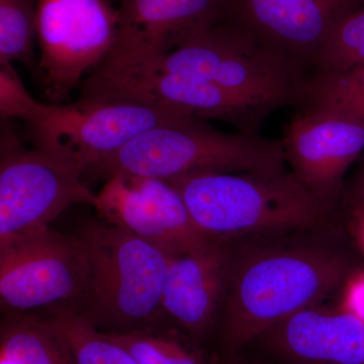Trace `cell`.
Listing matches in <instances>:
<instances>
[{"label": "cell", "mask_w": 364, "mask_h": 364, "mask_svg": "<svg viewBox=\"0 0 364 364\" xmlns=\"http://www.w3.org/2000/svg\"><path fill=\"white\" fill-rule=\"evenodd\" d=\"M223 364H272L267 363V361L262 360V359L254 358V356H247L245 354H241V355L237 356L233 359L225 361Z\"/></svg>", "instance_id": "obj_27"}, {"label": "cell", "mask_w": 364, "mask_h": 364, "mask_svg": "<svg viewBox=\"0 0 364 364\" xmlns=\"http://www.w3.org/2000/svg\"><path fill=\"white\" fill-rule=\"evenodd\" d=\"M341 308L364 321V267L351 273L341 287Z\"/></svg>", "instance_id": "obj_24"}, {"label": "cell", "mask_w": 364, "mask_h": 364, "mask_svg": "<svg viewBox=\"0 0 364 364\" xmlns=\"http://www.w3.org/2000/svg\"><path fill=\"white\" fill-rule=\"evenodd\" d=\"M301 107L284 129L286 161L316 195L340 208L345 174L364 152V119L334 107Z\"/></svg>", "instance_id": "obj_10"}, {"label": "cell", "mask_w": 364, "mask_h": 364, "mask_svg": "<svg viewBox=\"0 0 364 364\" xmlns=\"http://www.w3.org/2000/svg\"><path fill=\"white\" fill-rule=\"evenodd\" d=\"M0 146V247L49 229L73 205L97 208L85 169L69 158L21 145L2 119Z\"/></svg>", "instance_id": "obj_6"}, {"label": "cell", "mask_w": 364, "mask_h": 364, "mask_svg": "<svg viewBox=\"0 0 364 364\" xmlns=\"http://www.w3.org/2000/svg\"><path fill=\"white\" fill-rule=\"evenodd\" d=\"M299 105L334 107L364 119V66L309 76Z\"/></svg>", "instance_id": "obj_22"}, {"label": "cell", "mask_w": 364, "mask_h": 364, "mask_svg": "<svg viewBox=\"0 0 364 364\" xmlns=\"http://www.w3.org/2000/svg\"><path fill=\"white\" fill-rule=\"evenodd\" d=\"M363 2L224 0L221 18L243 28L306 72L335 25Z\"/></svg>", "instance_id": "obj_13"}, {"label": "cell", "mask_w": 364, "mask_h": 364, "mask_svg": "<svg viewBox=\"0 0 364 364\" xmlns=\"http://www.w3.org/2000/svg\"><path fill=\"white\" fill-rule=\"evenodd\" d=\"M107 334L140 364H217L208 358L202 346L169 325Z\"/></svg>", "instance_id": "obj_19"}, {"label": "cell", "mask_w": 364, "mask_h": 364, "mask_svg": "<svg viewBox=\"0 0 364 364\" xmlns=\"http://www.w3.org/2000/svg\"><path fill=\"white\" fill-rule=\"evenodd\" d=\"M364 66V2L335 25L314 59L317 73H340Z\"/></svg>", "instance_id": "obj_20"}, {"label": "cell", "mask_w": 364, "mask_h": 364, "mask_svg": "<svg viewBox=\"0 0 364 364\" xmlns=\"http://www.w3.org/2000/svg\"><path fill=\"white\" fill-rule=\"evenodd\" d=\"M55 105L40 104L28 93L13 63H0V117L21 119L28 128L49 119Z\"/></svg>", "instance_id": "obj_23"}, {"label": "cell", "mask_w": 364, "mask_h": 364, "mask_svg": "<svg viewBox=\"0 0 364 364\" xmlns=\"http://www.w3.org/2000/svg\"><path fill=\"white\" fill-rule=\"evenodd\" d=\"M229 261L228 242L217 240L170 260L162 294L165 321L198 346L214 338Z\"/></svg>", "instance_id": "obj_15"}, {"label": "cell", "mask_w": 364, "mask_h": 364, "mask_svg": "<svg viewBox=\"0 0 364 364\" xmlns=\"http://www.w3.org/2000/svg\"><path fill=\"white\" fill-rule=\"evenodd\" d=\"M90 258V280L78 314L107 333L168 325L162 294L172 257L109 223L79 232Z\"/></svg>", "instance_id": "obj_4"}, {"label": "cell", "mask_w": 364, "mask_h": 364, "mask_svg": "<svg viewBox=\"0 0 364 364\" xmlns=\"http://www.w3.org/2000/svg\"><path fill=\"white\" fill-rule=\"evenodd\" d=\"M227 242L229 273L214 336L222 363L280 321L321 305L363 265L343 222Z\"/></svg>", "instance_id": "obj_1"}, {"label": "cell", "mask_w": 364, "mask_h": 364, "mask_svg": "<svg viewBox=\"0 0 364 364\" xmlns=\"http://www.w3.org/2000/svg\"><path fill=\"white\" fill-rule=\"evenodd\" d=\"M0 359L9 364H73L47 321L36 315H2Z\"/></svg>", "instance_id": "obj_17"}, {"label": "cell", "mask_w": 364, "mask_h": 364, "mask_svg": "<svg viewBox=\"0 0 364 364\" xmlns=\"http://www.w3.org/2000/svg\"><path fill=\"white\" fill-rule=\"evenodd\" d=\"M344 228L356 252L364 259V203L342 202Z\"/></svg>", "instance_id": "obj_25"}, {"label": "cell", "mask_w": 364, "mask_h": 364, "mask_svg": "<svg viewBox=\"0 0 364 364\" xmlns=\"http://www.w3.org/2000/svg\"><path fill=\"white\" fill-rule=\"evenodd\" d=\"M114 61L140 62L159 70L203 79L273 111L299 105L308 78L287 57L223 18L191 33L165 54Z\"/></svg>", "instance_id": "obj_5"}, {"label": "cell", "mask_w": 364, "mask_h": 364, "mask_svg": "<svg viewBox=\"0 0 364 364\" xmlns=\"http://www.w3.org/2000/svg\"><path fill=\"white\" fill-rule=\"evenodd\" d=\"M166 181L210 240L342 223L340 208L316 195L291 170L272 174L195 172Z\"/></svg>", "instance_id": "obj_2"}, {"label": "cell", "mask_w": 364, "mask_h": 364, "mask_svg": "<svg viewBox=\"0 0 364 364\" xmlns=\"http://www.w3.org/2000/svg\"><path fill=\"white\" fill-rule=\"evenodd\" d=\"M188 112L127 102L55 105L49 119L30 129L36 147L69 158L86 172L145 132Z\"/></svg>", "instance_id": "obj_9"}, {"label": "cell", "mask_w": 364, "mask_h": 364, "mask_svg": "<svg viewBox=\"0 0 364 364\" xmlns=\"http://www.w3.org/2000/svg\"><path fill=\"white\" fill-rule=\"evenodd\" d=\"M224 0H121L119 32L105 59L139 60L176 49L221 18Z\"/></svg>", "instance_id": "obj_16"}, {"label": "cell", "mask_w": 364, "mask_h": 364, "mask_svg": "<svg viewBox=\"0 0 364 364\" xmlns=\"http://www.w3.org/2000/svg\"><path fill=\"white\" fill-rule=\"evenodd\" d=\"M79 88L82 102L127 100L178 109L205 119L228 122L238 109V100L231 91L140 62L105 59Z\"/></svg>", "instance_id": "obj_11"}, {"label": "cell", "mask_w": 364, "mask_h": 364, "mask_svg": "<svg viewBox=\"0 0 364 364\" xmlns=\"http://www.w3.org/2000/svg\"><path fill=\"white\" fill-rule=\"evenodd\" d=\"M208 121L183 116L155 127L86 173L105 179L121 174L168 181L195 172L272 174L287 170L282 141L218 131Z\"/></svg>", "instance_id": "obj_3"}, {"label": "cell", "mask_w": 364, "mask_h": 364, "mask_svg": "<svg viewBox=\"0 0 364 364\" xmlns=\"http://www.w3.org/2000/svg\"><path fill=\"white\" fill-rule=\"evenodd\" d=\"M38 0H0V63L33 66Z\"/></svg>", "instance_id": "obj_21"}, {"label": "cell", "mask_w": 364, "mask_h": 364, "mask_svg": "<svg viewBox=\"0 0 364 364\" xmlns=\"http://www.w3.org/2000/svg\"><path fill=\"white\" fill-rule=\"evenodd\" d=\"M248 348L272 364H364V321L343 308L310 306L270 327Z\"/></svg>", "instance_id": "obj_14"}, {"label": "cell", "mask_w": 364, "mask_h": 364, "mask_svg": "<svg viewBox=\"0 0 364 364\" xmlns=\"http://www.w3.org/2000/svg\"><path fill=\"white\" fill-rule=\"evenodd\" d=\"M90 258L80 237L49 229L0 247L2 315L78 313L90 280Z\"/></svg>", "instance_id": "obj_7"}, {"label": "cell", "mask_w": 364, "mask_h": 364, "mask_svg": "<svg viewBox=\"0 0 364 364\" xmlns=\"http://www.w3.org/2000/svg\"><path fill=\"white\" fill-rule=\"evenodd\" d=\"M342 202L364 203V161L348 188H344Z\"/></svg>", "instance_id": "obj_26"}, {"label": "cell", "mask_w": 364, "mask_h": 364, "mask_svg": "<svg viewBox=\"0 0 364 364\" xmlns=\"http://www.w3.org/2000/svg\"><path fill=\"white\" fill-rule=\"evenodd\" d=\"M43 318L65 347L73 364H140L124 347L75 311L66 309Z\"/></svg>", "instance_id": "obj_18"}, {"label": "cell", "mask_w": 364, "mask_h": 364, "mask_svg": "<svg viewBox=\"0 0 364 364\" xmlns=\"http://www.w3.org/2000/svg\"><path fill=\"white\" fill-rule=\"evenodd\" d=\"M119 26L117 9L107 0H38L39 71L54 105L66 100L107 58Z\"/></svg>", "instance_id": "obj_8"}, {"label": "cell", "mask_w": 364, "mask_h": 364, "mask_svg": "<svg viewBox=\"0 0 364 364\" xmlns=\"http://www.w3.org/2000/svg\"><path fill=\"white\" fill-rule=\"evenodd\" d=\"M100 219L176 257L210 239L198 229L181 196L169 182L149 177L112 176L97 193Z\"/></svg>", "instance_id": "obj_12"}, {"label": "cell", "mask_w": 364, "mask_h": 364, "mask_svg": "<svg viewBox=\"0 0 364 364\" xmlns=\"http://www.w3.org/2000/svg\"><path fill=\"white\" fill-rule=\"evenodd\" d=\"M0 364H9V363H7L6 360H4V359H0Z\"/></svg>", "instance_id": "obj_28"}]
</instances>
